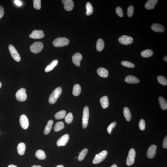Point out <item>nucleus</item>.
I'll use <instances>...</instances> for the list:
<instances>
[{"label":"nucleus","mask_w":167,"mask_h":167,"mask_svg":"<svg viewBox=\"0 0 167 167\" xmlns=\"http://www.w3.org/2000/svg\"><path fill=\"white\" fill-rule=\"evenodd\" d=\"M62 92V89L61 87H58L56 88L50 95L49 99V103L51 104L55 103Z\"/></svg>","instance_id":"obj_1"},{"label":"nucleus","mask_w":167,"mask_h":167,"mask_svg":"<svg viewBox=\"0 0 167 167\" xmlns=\"http://www.w3.org/2000/svg\"><path fill=\"white\" fill-rule=\"evenodd\" d=\"M69 43V39L65 37H59L55 39L53 44L55 47H62L68 45Z\"/></svg>","instance_id":"obj_2"},{"label":"nucleus","mask_w":167,"mask_h":167,"mask_svg":"<svg viewBox=\"0 0 167 167\" xmlns=\"http://www.w3.org/2000/svg\"><path fill=\"white\" fill-rule=\"evenodd\" d=\"M89 117V109L87 106L84 107L83 111V114L82 118V127L85 129L87 127L88 123V120Z\"/></svg>","instance_id":"obj_3"},{"label":"nucleus","mask_w":167,"mask_h":167,"mask_svg":"<svg viewBox=\"0 0 167 167\" xmlns=\"http://www.w3.org/2000/svg\"><path fill=\"white\" fill-rule=\"evenodd\" d=\"M108 152L106 150H103L99 154H97L94 158L93 163L94 164H97L103 161L106 158Z\"/></svg>","instance_id":"obj_4"},{"label":"nucleus","mask_w":167,"mask_h":167,"mask_svg":"<svg viewBox=\"0 0 167 167\" xmlns=\"http://www.w3.org/2000/svg\"><path fill=\"white\" fill-rule=\"evenodd\" d=\"M44 48V45L42 43L40 42H34L30 47V51L32 53H38L42 51Z\"/></svg>","instance_id":"obj_5"},{"label":"nucleus","mask_w":167,"mask_h":167,"mask_svg":"<svg viewBox=\"0 0 167 167\" xmlns=\"http://www.w3.org/2000/svg\"><path fill=\"white\" fill-rule=\"evenodd\" d=\"M26 91V89L22 88L18 90L16 93V97L18 101L24 102L26 99L27 95Z\"/></svg>","instance_id":"obj_6"},{"label":"nucleus","mask_w":167,"mask_h":167,"mask_svg":"<svg viewBox=\"0 0 167 167\" xmlns=\"http://www.w3.org/2000/svg\"><path fill=\"white\" fill-rule=\"evenodd\" d=\"M8 49L12 57L16 61H20L21 58L20 55L18 53L15 48L11 44L9 45Z\"/></svg>","instance_id":"obj_7"},{"label":"nucleus","mask_w":167,"mask_h":167,"mask_svg":"<svg viewBox=\"0 0 167 167\" xmlns=\"http://www.w3.org/2000/svg\"><path fill=\"white\" fill-rule=\"evenodd\" d=\"M136 155L135 150L133 149H131L129 152L126 160V163L127 166H131L133 164Z\"/></svg>","instance_id":"obj_8"},{"label":"nucleus","mask_w":167,"mask_h":167,"mask_svg":"<svg viewBox=\"0 0 167 167\" xmlns=\"http://www.w3.org/2000/svg\"><path fill=\"white\" fill-rule=\"evenodd\" d=\"M120 44L125 45H130L133 42V39L129 36L123 35L120 37L118 39Z\"/></svg>","instance_id":"obj_9"},{"label":"nucleus","mask_w":167,"mask_h":167,"mask_svg":"<svg viewBox=\"0 0 167 167\" xmlns=\"http://www.w3.org/2000/svg\"><path fill=\"white\" fill-rule=\"evenodd\" d=\"M20 123L21 126L23 129H26L29 126V120L27 116L25 114L21 115L20 116Z\"/></svg>","instance_id":"obj_10"},{"label":"nucleus","mask_w":167,"mask_h":167,"mask_svg":"<svg viewBox=\"0 0 167 167\" xmlns=\"http://www.w3.org/2000/svg\"><path fill=\"white\" fill-rule=\"evenodd\" d=\"M69 134H65L60 137L57 141V145L58 146H64L69 141Z\"/></svg>","instance_id":"obj_11"},{"label":"nucleus","mask_w":167,"mask_h":167,"mask_svg":"<svg viewBox=\"0 0 167 167\" xmlns=\"http://www.w3.org/2000/svg\"><path fill=\"white\" fill-rule=\"evenodd\" d=\"M29 37L32 39H41L44 37V34L42 30H34Z\"/></svg>","instance_id":"obj_12"},{"label":"nucleus","mask_w":167,"mask_h":167,"mask_svg":"<svg viewBox=\"0 0 167 167\" xmlns=\"http://www.w3.org/2000/svg\"><path fill=\"white\" fill-rule=\"evenodd\" d=\"M157 147L155 145H151L149 148L147 152V156L149 159L153 158L155 157L156 153Z\"/></svg>","instance_id":"obj_13"},{"label":"nucleus","mask_w":167,"mask_h":167,"mask_svg":"<svg viewBox=\"0 0 167 167\" xmlns=\"http://www.w3.org/2000/svg\"><path fill=\"white\" fill-rule=\"evenodd\" d=\"M62 2L64 5V8L68 11L72 10L74 7L73 1L72 0H62Z\"/></svg>","instance_id":"obj_14"},{"label":"nucleus","mask_w":167,"mask_h":167,"mask_svg":"<svg viewBox=\"0 0 167 167\" xmlns=\"http://www.w3.org/2000/svg\"><path fill=\"white\" fill-rule=\"evenodd\" d=\"M82 56L81 54L79 53H77L74 54L72 57L73 62L75 65L78 67L80 66V61L82 60Z\"/></svg>","instance_id":"obj_15"},{"label":"nucleus","mask_w":167,"mask_h":167,"mask_svg":"<svg viewBox=\"0 0 167 167\" xmlns=\"http://www.w3.org/2000/svg\"><path fill=\"white\" fill-rule=\"evenodd\" d=\"M151 28L153 31L160 33H162L164 31L165 28L163 25L154 23L152 24L151 26Z\"/></svg>","instance_id":"obj_16"},{"label":"nucleus","mask_w":167,"mask_h":167,"mask_svg":"<svg viewBox=\"0 0 167 167\" xmlns=\"http://www.w3.org/2000/svg\"><path fill=\"white\" fill-rule=\"evenodd\" d=\"M125 81L129 84H137L139 83L140 80L135 77L132 75H129L126 77L125 79Z\"/></svg>","instance_id":"obj_17"},{"label":"nucleus","mask_w":167,"mask_h":167,"mask_svg":"<svg viewBox=\"0 0 167 167\" xmlns=\"http://www.w3.org/2000/svg\"><path fill=\"white\" fill-rule=\"evenodd\" d=\"M158 1V0H148L145 3V7L147 9L151 10L155 7Z\"/></svg>","instance_id":"obj_18"},{"label":"nucleus","mask_w":167,"mask_h":167,"mask_svg":"<svg viewBox=\"0 0 167 167\" xmlns=\"http://www.w3.org/2000/svg\"><path fill=\"white\" fill-rule=\"evenodd\" d=\"M99 76L103 78H107L108 76V71L106 69L103 68H98L97 71Z\"/></svg>","instance_id":"obj_19"},{"label":"nucleus","mask_w":167,"mask_h":167,"mask_svg":"<svg viewBox=\"0 0 167 167\" xmlns=\"http://www.w3.org/2000/svg\"><path fill=\"white\" fill-rule=\"evenodd\" d=\"M100 103L103 108L105 109L108 107L109 102L108 98L107 96H104L100 98Z\"/></svg>","instance_id":"obj_20"},{"label":"nucleus","mask_w":167,"mask_h":167,"mask_svg":"<svg viewBox=\"0 0 167 167\" xmlns=\"http://www.w3.org/2000/svg\"><path fill=\"white\" fill-rule=\"evenodd\" d=\"M26 146L24 143L19 144L17 146V150L18 153L21 155H24L26 150Z\"/></svg>","instance_id":"obj_21"},{"label":"nucleus","mask_w":167,"mask_h":167,"mask_svg":"<svg viewBox=\"0 0 167 167\" xmlns=\"http://www.w3.org/2000/svg\"><path fill=\"white\" fill-rule=\"evenodd\" d=\"M104 47V42L103 39H99L97 41L96 44V49L99 52L103 50Z\"/></svg>","instance_id":"obj_22"},{"label":"nucleus","mask_w":167,"mask_h":167,"mask_svg":"<svg viewBox=\"0 0 167 167\" xmlns=\"http://www.w3.org/2000/svg\"><path fill=\"white\" fill-rule=\"evenodd\" d=\"M53 123V121L52 120H49L44 130V133L46 135H47L51 132Z\"/></svg>","instance_id":"obj_23"},{"label":"nucleus","mask_w":167,"mask_h":167,"mask_svg":"<svg viewBox=\"0 0 167 167\" xmlns=\"http://www.w3.org/2000/svg\"><path fill=\"white\" fill-rule=\"evenodd\" d=\"M58 61L57 60H53L51 64L49 65L46 67L45 70V71L47 73L52 70L58 64Z\"/></svg>","instance_id":"obj_24"},{"label":"nucleus","mask_w":167,"mask_h":167,"mask_svg":"<svg viewBox=\"0 0 167 167\" xmlns=\"http://www.w3.org/2000/svg\"><path fill=\"white\" fill-rule=\"evenodd\" d=\"M159 101L161 109L164 110H166L167 109V103L166 100L163 97H160Z\"/></svg>","instance_id":"obj_25"},{"label":"nucleus","mask_w":167,"mask_h":167,"mask_svg":"<svg viewBox=\"0 0 167 167\" xmlns=\"http://www.w3.org/2000/svg\"><path fill=\"white\" fill-rule=\"evenodd\" d=\"M81 92V88L78 84L75 85L73 88V94L74 96H77L79 95Z\"/></svg>","instance_id":"obj_26"},{"label":"nucleus","mask_w":167,"mask_h":167,"mask_svg":"<svg viewBox=\"0 0 167 167\" xmlns=\"http://www.w3.org/2000/svg\"><path fill=\"white\" fill-rule=\"evenodd\" d=\"M123 114L125 117L127 121H130L132 115L130 110L127 107H125L123 109Z\"/></svg>","instance_id":"obj_27"},{"label":"nucleus","mask_w":167,"mask_h":167,"mask_svg":"<svg viewBox=\"0 0 167 167\" xmlns=\"http://www.w3.org/2000/svg\"><path fill=\"white\" fill-rule=\"evenodd\" d=\"M35 156L37 159L40 160H44L46 158V156L45 152L42 150H38L35 153Z\"/></svg>","instance_id":"obj_28"},{"label":"nucleus","mask_w":167,"mask_h":167,"mask_svg":"<svg viewBox=\"0 0 167 167\" xmlns=\"http://www.w3.org/2000/svg\"><path fill=\"white\" fill-rule=\"evenodd\" d=\"M153 54V52L152 50L147 49L143 51L141 53L142 56L144 58H148L151 56Z\"/></svg>","instance_id":"obj_29"},{"label":"nucleus","mask_w":167,"mask_h":167,"mask_svg":"<svg viewBox=\"0 0 167 167\" xmlns=\"http://www.w3.org/2000/svg\"><path fill=\"white\" fill-rule=\"evenodd\" d=\"M64 128V123L63 122H58L55 126L54 127V130L55 132H59L62 130Z\"/></svg>","instance_id":"obj_30"},{"label":"nucleus","mask_w":167,"mask_h":167,"mask_svg":"<svg viewBox=\"0 0 167 167\" xmlns=\"http://www.w3.org/2000/svg\"><path fill=\"white\" fill-rule=\"evenodd\" d=\"M66 111L64 110L60 111L57 112L55 115V118L57 120H60L64 118L65 117Z\"/></svg>","instance_id":"obj_31"},{"label":"nucleus","mask_w":167,"mask_h":167,"mask_svg":"<svg viewBox=\"0 0 167 167\" xmlns=\"http://www.w3.org/2000/svg\"><path fill=\"white\" fill-rule=\"evenodd\" d=\"M88 152V150L87 148L84 149L82 151L78 156V160L79 161H82L85 159Z\"/></svg>","instance_id":"obj_32"},{"label":"nucleus","mask_w":167,"mask_h":167,"mask_svg":"<svg viewBox=\"0 0 167 167\" xmlns=\"http://www.w3.org/2000/svg\"><path fill=\"white\" fill-rule=\"evenodd\" d=\"M86 8L87 9V15L89 16L91 15L93 12V8L91 3L90 2L87 3L86 4Z\"/></svg>","instance_id":"obj_33"},{"label":"nucleus","mask_w":167,"mask_h":167,"mask_svg":"<svg viewBox=\"0 0 167 167\" xmlns=\"http://www.w3.org/2000/svg\"><path fill=\"white\" fill-rule=\"evenodd\" d=\"M73 117L71 113L70 112L68 113L65 118V120L66 123L70 124L73 121Z\"/></svg>","instance_id":"obj_34"},{"label":"nucleus","mask_w":167,"mask_h":167,"mask_svg":"<svg viewBox=\"0 0 167 167\" xmlns=\"http://www.w3.org/2000/svg\"><path fill=\"white\" fill-rule=\"evenodd\" d=\"M157 80L160 83L163 85H166L167 84V80L165 77L163 76L158 77Z\"/></svg>","instance_id":"obj_35"},{"label":"nucleus","mask_w":167,"mask_h":167,"mask_svg":"<svg viewBox=\"0 0 167 167\" xmlns=\"http://www.w3.org/2000/svg\"><path fill=\"white\" fill-rule=\"evenodd\" d=\"M121 64L123 66L129 68H133L135 67L134 64L132 63L127 61H122Z\"/></svg>","instance_id":"obj_36"},{"label":"nucleus","mask_w":167,"mask_h":167,"mask_svg":"<svg viewBox=\"0 0 167 167\" xmlns=\"http://www.w3.org/2000/svg\"><path fill=\"white\" fill-rule=\"evenodd\" d=\"M34 6L36 9L39 10L41 8V1L40 0H34Z\"/></svg>","instance_id":"obj_37"},{"label":"nucleus","mask_w":167,"mask_h":167,"mask_svg":"<svg viewBox=\"0 0 167 167\" xmlns=\"http://www.w3.org/2000/svg\"><path fill=\"white\" fill-rule=\"evenodd\" d=\"M134 12L133 6H129L127 10V15L129 17H132L133 15Z\"/></svg>","instance_id":"obj_38"},{"label":"nucleus","mask_w":167,"mask_h":167,"mask_svg":"<svg viewBox=\"0 0 167 167\" xmlns=\"http://www.w3.org/2000/svg\"><path fill=\"white\" fill-rule=\"evenodd\" d=\"M116 125V122H113L111 123L110 125L107 128V131L108 133L111 134L112 129L115 127Z\"/></svg>","instance_id":"obj_39"},{"label":"nucleus","mask_w":167,"mask_h":167,"mask_svg":"<svg viewBox=\"0 0 167 167\" xmlns=\"http://www.w3.org/2000/svg\"><path fill=\"white\" fill-rule=\"evenodd\" d=\"M116 12L118 15L120 17H123V13L122 9L120 7H117L116 9Z\"/></svg>","instance_id":"obj_40"},{"label":"nucleus","mask_w":167,"mask_h":167,"mask_svg":"<svg viewBox=\"0 0 167 167\" xmlns=\"http://www.w3.org/2000/svg\"><path fill=\"white\" fill-rule=\"evenodd\" d=\"M139 125V128L141 130H144L145 127V120L143 119H141L140 120Z\"/></svg>","instance_id":"obj_41"},{"label":"nucleus","mask_w":167,"mask_h":167,"mask_svg":"<svg viewBox=\"0 0 167 167\" xmlns=\"http://www.w3.org/2000/svg\"><path fill=\"white\" fill-rule=\"evenodd\" d=\"M4 14V10L3 7L0 5V19L3 17Z\"/></svg>","instance_id":"obj_42"},{"label":"nucleus","mask_w":167,"mask_h":167,"mask_svg":"<svg viewBox=\"0 0 167 167\" xmlns=\"http://www.w3.org/2000/svg\"><path fill=\"white\" fill-rule=\"evenodd\" d=\"M163 147L164 149H166L167 148V136L165 137L164 140L163 141Z\"/></svg>","instance_id":"obj_43"},{"label":"nucleus","mask_w":167,"mask_h":167,"mask_svg":"<svg viewBox=\"0 0 167 167\" xmlns=\"http://www.w3.org/2000/svg\"><path fill=\"white\" fill-rule=\"evenodd\" d=\"M14 2L15 4L17 5V6H21L22 4V3L20 1H18V0H16L14 1Z\"/></svg>","instance_id":"obj_44"},{"label":"nucleus","mask_w":167,"mask_h":167,"mask_svg":"<svg viewBox=\"0 0 167 167\" xmlns=\"http://www.w3.org/2000/svg\"><path fill=\"white\" fill-rule=\"evenodd\" d=\"M163 60H164L165 62H167V56H165L163 57Z\"/></svg>","instance_id":"obj_45"},{"label":"nucleus","mask_w":167,"mask_h":167,"mask_svg":"<svg viewBox=\"0 0 167 167\" xmlns=\"http://www.w3.org/2000/svg\"><path fill=\"white\" fill-rule=\"evenodd\" d=\"M8 167H18L17 166H15V165H9Z\"/></svg>","instance_id":"obj_46"},{"label":"nucleus","mask_w":167,"mask_h":167,"mask_svg":"<svg viewBox=\"0 0 167 167\" xmlns=\"http://www.w3.org/2000/svg\"><path fill=\"white\" fill-rule=\"evenodd\" d=\"M31 167H42V166H40V165H37V166L34 165V166H32Z\"/></svg>","instance_id":"obj_47"},{"label":"nucleus","mask_w":167,"mask_h":167,"mask_svg":"<svg viewBox=\"0 0 167 167\" xmlns=\"http://www.w3.org/2000/svg\"><path fill=\"white\" fill-rule=\"evenodd\" d=\"M56 167H64V166H63V165H58V166H57Z\"/></svg>","instance_id":"obj_48"},{"label":"nucleus","mask_w":167,"mask_h":167,"mask_svg":"<svg viewBox=\"0 0 167 167\" xmlns=\"http://www.w3.org/2000/svg\"><path fill=\"white\" fill-rule=\"evenodd\" d=\"M111 167H118V166L116 164H113Z\"/></svg>","instance_id":"obj_49"},{"label":"nucleus","mask_w":167,"mask_h":167,"mask_svg":"<svg viewBox=\"0 0 167 167\" xmlns=\"http://www.w3.org/2000/svg\"><path fill=\"white\" fill-rule=\"evenodd\" d=\"M2 86V84L1 82H0V89L1 88Z\"/></svg>","instance_id":"obj_50"},{"label":"nucleus","mask_w":167,"mask_h":167,"mask_svg":"<svg viewBox=\"0 0 167 167\" xmlns=\"http://www.w3.org/2000/svg\"><path fill=\"white\" fill-rule=\"evenodd\" d=\"M79 153H80V152H78V154H79Z\"/></svg>","instance_id":"obj_51"},{"label":"nucleus","mask_w":167,"mask_h":167,"mask_svg":"<svg viewBox=\"0 0 167 167\" xmlns=\"http://www.w3.org/2000/svg\"><path fill=\"white\" fill-rule=\"evenodd\" d=\"M75 158H76V159H77V158L76 157H75Z\"/></svg>","instance_id":"obj_52"}]
</instances>
